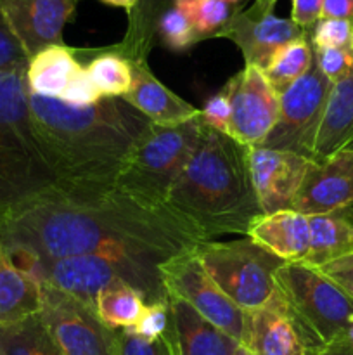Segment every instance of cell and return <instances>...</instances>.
<instances>
[{
	"instance_id": "cell-1",
	"label": "cell",
	"mask_w": 353,
	"mask_h": 355,
	"mask_svg": "<svg viewBox=\"0 0 353 355\" xmlns=\"http://www.w3.org/2000/svg\"><path fill=\"white\" fill-rule=\"evenodd\" d=\"M203 241V234L172 208L118 187L96 193L55 187L0 224V246L21 269L82 255L161 266Z\"/></svg>"
},
{
	"instance_id": "cell-2",
	"label": "cell",
	"mask_w": 353,
	"mask_h": 355,
	"mask_svg": "<svg viewBox=\"0 0 353 355\" xmlns=\"http://www.w3.org/2000/svg\"><path fill=\"white\" fill-rule=\"evenodd\" d=\"M28 104L57 187L75 193L114 187L121 166L151 123L123 97L73 106L28 90Z\"/></svg>"
},
{
	"instance_id": "cell-3",
	"label": "cell",
	"mask_w": 353,
	"mask_h": 355,
	"mask_svg": "<svg viewBox=\"0 0 353 355\" xmlns=\"http://www.w3.org/2000/svg\"><path fill=\"white\" fill-rule=\"evenodd\" d=\"M166 207L185 218L206 241L248 234L260 217L249 172V148L201 118L197 142L166 198Z\"/></svg>"
},
{
	"instance_id": "cell-4",
	"label": "cell",
	"mask_w": 353,
	"mask_h": 355,
	"mask_svg": "<svg viewBox=\"0 0 353 355\" xmlns=\"http://www.w3.org/2000/svg\"><path fill=\"white\" fill-rule=\"evenodd\" d=\"M26 66L0 71V224L57 182L28 104Z\"/></svg>"
},
{
	"instance_id": "cell-5",
	"label": "cell",
	"mask_w": 353,
	"mask_h": 355,
	"mask_svg": "<svg viewBox=\"0 0 353 355\" xmlns=\"http://www.w3.org/2000/svg\"><path fill=\"white\" fill-rule=\"evenodd\" d=\"M275 286L308 349H322L345 335L353 319V300L320 270L282 263L275 272Z\"/></svg>"
},
{
	"instance_id": "cell-6",
	"label": "cell",
	"mask_w": 353,
	"mask_h": 355,
	"mask_svg": "<svg viewBox=\"0 0 353 355\" xmlns=\"http://www.w3.org/2000/svg\"><path fill=\"white\" fill-rule=\"evenodd\" d=\"M23 270L38 283L51 284L90 307H93L100 291L118 283L134 288L145 305L163 302L168 297L159 274V263L154 262L82 255L35 262Z\"/></svg>"
},
{
	"instance_id": "cell-7",
	"label": "cell",
	"mask_w": 353,
	"mask_h": 355,
	"mask_svg": "<svg viewBox=\"0 0 353 355\" xmlns=\"http://www.w3.org/2000/svg\"><path fill=\"white\" fill-rule=\"evenodd\" d=\"M201 114L185 123H149L121 166L114 187L147 203L166 207V198L197 142Z\"/></svg>"
},
{
	"instance_id": "cell-8",
	"label": "cell",
	"mask_w": 353,
	"mask_h": 355,
	"mask_svg": "<svg viewBox=\"0 0 353 355\" xmlns=\"http://www.w3.org/2000/svg\"><path fill=\"white\" fill-rule=\"evenodd\" d=\"M194 253L218 288L242 311H256L275 297V272L284 262L249 238L197 243Z\"/></svg>"
},
{
	"instance_id": "cell-9",
	"label": "cell",
	"mask_w": 353,
	"mask_h": 355,
	"mask_svg": "<svg viewBox=\"0 0 353 355\" xmlns=\"http://www.w3.org/2000/svg\"><path fill=\"white\" fill-rule=\"evenodd\" d=\"M331 89L332 83L322 75L314 59L310 69L279 96L277 123L260 146L314 159L315 142Z\"/></svg>"
},
{
	"instance_id": "cell-10",
	"label": "cell",
	"mask_w": 353,
	"mask_h": 355,
	"mask_svg": "<svg viewBox=\"0 0 353 355\" xmlns=\"http://www.w3.org/2000/svg\"><path fill=\"white\" fill-rule=\"evenodd\" d=\"M159 274L166 293L185 302L244 349L248 312L237 307L211 279L194 253V246L163 262Z\"/></svg>"
},
{
	"instance_id": "cell-11",
	"label": "cell",
	"mask_w": 353,
	"mask_h": 355,
	"mask_svg": "<svg viewBox=\"0 0 353 355\" xmlns=\"http://www.w3.org/2000/svg\"><path fill=\"white\" fill-rule=\"evenodd\" d=\"M40 318L62 355H114V329L107 328L93 307L40 283Z\"/></svg>"
},
{
	"instance_id": "cell-12",
	"label": "cell",
	"mask_w": 353,
	"mask_h": 355,
	"mask_svg": "<svg viewBox=\"0 0 353 355\" xmlns=\"http://www.w3.org/2000/svg\"><path fill=\"white\" fill-rule=\"evenodd\" d=\"M275 3L277 0H253L248 7L235 10L213 38L230 40L241 51L244 66L265 71L280 47L307 35L291 17L277 16Z\"/></svg>"
},
{
	"instance_id": "cell-13",
	"label": "cell",
	"mask_w": 353,
	"mask_h": 355,
	"mask_svg": "<svg viewBox=\"0 0 353 355\" xmlns=\"http://www.w3.org/2000/svg\"><path fill=\"white\" fill-rule=\"evenodd\" d=\"M225 87L230 97L228 135L246 148H256L277 123L279 94L270 85L263 69L256 66H244Z\"/></svg>"
},
{
	"instance_id": "cell-14",
	"label": "cell",
	"mask_w": 353,
	"mask_h": 355,
	"mask_svg": "<svg viewBox=\"0 0 353 355\" xmlns=\"http://www.w3.org/2000/svg\"><path fill=\"white\" fill-rule=\"evenodd\" d=\"M311 159L279 149L249 148V172L263 215L291 210Z\"/></svg>"
},
{
	"instance_id": "cell-15",
	"label": "cell",
	"mask_w": 353,
	"mask_h": 355,
	"mask_svg": "<svg viewBox=\"0 0 353 355\" xmlns=\"http://www.w3.org/2000/svg\"><path fill=\"white\" fill-rule=\"evenodd\" d=\"M3 16L28 59L52 45H64L62 30L76 0H0Z\"/></svg>"
},
{
	"instance_id": "cell-16",
	"label": "cell",
	"mask_w": 353,
	"mask_h": 355,
	"mask_svg": "<svg viewBox=\"0 0 353 355\" xmlns=\"http://www.w3.org/2000/svg\"><path fill=\"white\" fill-rule=\"evenodd\" d=\"M353 207V149H341L322 162H310L291 210L322 215Z\"/></svg>"
},
{
	"instance_id": "cell-17",
	"label": "cell",
	"mask_w": 353,
	"mask_h": 355,
	"mask_svg": "<svg viewBox=\"0 0 353 355\" xmlns=\"http://www.w3.org/2000/svg\"><path fill=\"white\" fill-rule=\"evenodd\" d=\"M244 349L251 355H307L308 345L279 295L248 312Z\"/></svg>"
},
{
	"instance_id": "cell-18",
	"label": "cell",
	"mask_w": 353,
	"mask_h": 355,
	"mask_svg": "<svg viewBox=\"0 0 353 355\" xmlns=\"http://www.w3.org/2000/svg\"><path fill=\"white\" fill-rule=\"evenodd\" d=\"M128 62L132 66V87L123 99L151 123L173 127L199 116L201 110L172 92L152 75L147 58L128 59Z\"/></svg>"
},
{
	"instance_id": "cell-19",
	"label": "cell",
	"mask_w": 353,
	"mask_h": 355,
	"mask_svg": "<svg viewBox=\"0 0 353 355\" xmlns=\"http://www.w3.org/2000/svg\"><path fill=\"white\" fill-rule=\"evenodd\" d=\"M246 238L265 248L284 263H305L310 253L308 215L294 210L260 215L249 225Z\"/></svg>"
},
{
	"instance_id": "cell-20",
	"label": "cell",
	"mask_w": 353,
	"mask_h": 355,
	"mask_svg": "<svg viewBox=\"0 0 353 355\" xmlns=\"http://www.w3.org/2000/svg\"><path fill=\"white\" fill-rule=\"evenodd\" d=\"M170 329L176 355H239L242 347L232 336L201 318L190 305L168 295Z\"/></svg>"
},
{
	"instance_id": "cell-21",
	"label": "cell",
	"mask_w": 353,
	"mask_h": 355,
	"mask_svg": "<svg viewBox=\"0 0 353 355\" xmlns=\"http://www.w3.org/2000/svg\"><path fill=\"white\" fill-rule=\"evenodd\" d=\"M341 149H353V62L348 73L332 83L311 162H322Z\"/></svg>"
},
{
	"instance_id": "cell-22",
	"label": "cell",
	"mask_w": 353,
	"mask_h": 355,
	"mask_svg": "<svg viewBox=\"0 0 353 355\" xmlns=\"http://www.w3.org/2000/svg\"><path fill=\"white\" fill-rule=\"evenodd\" d=\"M310 253L305 266L322 267L353 253V207L322 215H308Z\"/></svg>"
},
{
	"instance_id": "cell-23",
	"label": "cell",
	"mask_w": 353,
	"mask_h": 355,
	"mask_svg": "<svg viewBox=\"0 0 353 355\" xmlns=\"http://www.w3.org/2000/svg\"><path fill=\"white\" fill-rule=\"evenodd\" d=\"M83 68L76 49L68 45H52L28 59V90L42 97L61 99L73 76Z\"/></svg>"
},
{
	"instance_id": "cell-24",
	"label": "cell",
	"mask_w": 353,
	"mask_h": 355,
	"mask_svg": "<svg viewBox=\"0 0 353 355\" xmlns=\"http://www.w3.org/2000/svg\"><path fill=\"white\" fill-rule=\"evenodd\" d=\"M40 283L12 262L0 246V324L40 312Z\"/></svg>"
},
{
	"instance_id": "cell-25",
	"label": "cell",
	"mask_w": 353,
	"mask_h": 355,
	"mask_svg": "<svg viewBox=\"0 0 353 355\" xmlns=\"http://www.w3.org/2000/svg\"><path fill=\"white\" fill-rule=\"evenodd\" d=\"M175 0H138L135 9L128 14L127 35L120 42L116 51L125 59L147 58L156 37L159 16L168 9Z\"/></svg>"
},
{
	"instance_id": "cell-26",
	"label": "cell",
	"mask_w": 353,
	"mask_h": 355,
	"mask_svg": "<svg viewBox=\"0 0 353 355\" xmlns=\"http://www.w3.org/2000/svg\"><path fill=\"white\" fill-rule=\"evenodd\" d=\"M0 355H62L40 314L0 324Z\"/></svg>"
},
{
	"instance_id": "cell-27",
	"label": "cell",
	"mask_w": 353,
	"mask_h": 355,
	"mask_svg": "<svg viewBox=\"0 0 353 355\" xmlns=\"http://www.w3.org/2000/svg\"><path fill=\"white\" fill-rule=\"evenodd\" d=\"M93 309L107 328L121 329L135 326L144 312L145 302L134 288L118 283L97 295Z\"/></svg>"
},
{
	"instance_id": "cell-28",
	"label": "cell",
	"mask_w": 353,
	"mask_h": 355,
	"mask_svg": "<svg viewBox=\"0 0 353 355\" xmlns=\"http://www.w3.org/2000/svg\"><path fill=\"white\" fill-rule=\"evenodd\" d=\"M311 62H314V47L308 40V35H303L301 38L280 47L263 73L273 90L280 96L287 87L293 85L310 69Z\"/></svg>"
},
{
	"instance_id": "cell-29",
	"label": "cell",
	"mask_w": 353,
	"mask_h": 355,
	"mask_svg": "<svg viewBox=\"0 0 353 355\" xmlns=\"http://www.w3.org/2000/svg\"><path fill=\"white\" fill-rule=\"evenodd\" d=\"M96 55L85 66L102 97H123L132 87V66L116 47L93 51Z\"/></svg>"
},
{
	"instance_id": "cell-30",
	"label": "cell",
	"mask_w": 353,
	"mask_h": 355,
	"mask_svg": "<svg viewBox=\"0 0 353 355\" xmlns=\"http://www.w3.org/2000/svg\"><path fill=\"white\" fill-rule=\"evenodd\" d=\"M175 3L189 17L201 40L213 38L241 9L227 0H175Z\"/></svg>"
},
{
	"instance_id": "cell-31",
	"label": "cell",
	"mask_w": 353,
	"mask_h": 355,
	"mask_svg": "<svg viewBox=\"0 0 353 355\" xmlns=\"http://www.w3.org/2000/svg\"><path fill=\"white\" fill-rule=\"evenodd\" d=\"M156 35H158L165 47L175 52L187 51L192 45H196L197 42H201L199 35L194 30L190 19L175 2L159 16Z\"/></svg>"
},
{
	"instance_id": "cell-32",
	"label": "cell",
	"mask_w": 353,
	"mask_h": 355,
	"mask_svg": "<svg viewBox=\"0 0 353 355\" xmlns=\"http://www.w3.org/2000/svg\"><path fill=\"white\" fill-rule=\"evenodd\" d=\"M114 355H176L172 329L158 340H145L132 328L114 329Z\"/></svg>"
},
{
	"instance_id": "cell-33",
	"label": "cell",
	"mask_w": 353,
	"mask_h": 355,
	"mask_svg": "<svg viewBox=\"0 0 353 355\" xmlns=\"http://www.w3.org/2000/svg\"><path fill=\"white\" fill-rule=\"evenodd\" d=\"M311 47H336L353 51V23L345 19H318L307 31Z\"/></svg>"
},
{
	"instance_id": "cell-34",
	"label": "cell",
	"mask_w": 353,
	"mask_h": 355,
	"mask_svg": "<svg viewBox=\"0 0 353 355\" xmlns=\"http://www.w3.org/2000/svg\"><path fill=\"white\" fill-rule=\"evenodd\" d=\"M170 328V305H168V297L163 302H156V304L145 305L144 312L138 318V321L135 322V326H132L135 333L138 336L145 340H158L168 331Z\"/></svg>"
},
{
	"instance_id": "cell-35",
	"label": "cell",
	"mask_w": 353,
	"mask_h": 355,
	"mask_svg": "<svg viewBox=\"0 0 353 355\" xmlns=\"http://www.w3.org/2000/svg\"><path fill=\"white\" fill-rule=\"evenodd\" d=\"M314 59L322 75L331 83H336L352 68L353 51L336 47H314Z\"/></svg>"
},
{
	"instance_id": "cell-36",
	"label": "cell",
	"mask_w": 353,
	"mask_h": 355,
	"mask_svg": "<svg viewBox=\"0 0 353 355\" xmlns=\"http://www.w3.org/2000/svg\"><path fill=\"white\" fill-rule=\"evenodd\" d=\"M24 66H28V55L21 49L19 42L14 38L0 6V71L24 68Z\"/></svg>"
},
{
	"instance_id": "cell-37",
	"label": "cell",
	"mask_w": 353,
	"mask_h": 355,
	"mask_svg": "<svg viewBox=\"0 0 353 355\" xmlns=\"http://www.w3.org/2000/svg\"><path fill=\"white\" fill-rule=\"evenodd\" d=\"M201 118L211 128L228 135V127H230V97H228L227 87H224L220 92L215 94L213 97L206 101L204 107L201 110Z\"/></svg>"
},
{
	"instance_id": "cell-38",
	"label": "cell",
	"mask_w": 353,
	"mask_h": 355,
	"mask_svg": "<svg viewBox=\"0 0 353 355\" xmlns=\"http://www.w3.org/2000/svg\"><path fill=\"white\" fill-rule=\"evenodd\" d=\"M99 99H102V96L99 94L97 87L93 85L85 66L73 76V80L66 87L64 94L61 97V101L73 104V106H90V104L97 103Z\"/></svg>"
},
{
	"instance_id": "cell-39",
	"label": "cell",
	"mask_w": 353,
	"mask_h": 355,
	"mask_svg": "<svg viewBox=\"0 0 353 355\" xmlns=\"http://www.w3.org/2000/svg\"><path fill=\"white\" fill-rule=\"evenodd\" d=\"M317 269L324 276H327L329 279L334 281L353 300V253L348 257H343V259L334 260V262L325 263L322 267H317Z\"/></svg>"
},
{
	"instance_id": "cell-40",
	"label": "cell",
	"mask_w": 353,
	"mask_h": 355,
	"mask_svg": "<svg viewBox=\"0 0 353 355\" xmlns=\"http://www.w3.org/2000/svg\"><path fill=\"white\" fill-rule=\"evenodd\" d=\"M291 21L301 30H311L322 17L324 0H291Z\"/></svg>"
},
{
	"instance_id": "cell-41",
	"label": "cell",
	"mask_w": 353,
	"mask_h": 355,
	"mask_svg": "<svg viewBox=\"0 0 353 355\" xmlns=\"http://www.w3.org/2000/svg\"><path fill=\"white\" fill-rule=\"evenodd\" d=\"M322 17L324 19H345L353 23V0H324Z\"/></svg>"
},
{
	"instance_id": "cell-42",
	"label": "cell",
	"mask_w": 353,
	"mask_h": 355,
	"mask_svg": "<svg viewBox=\"0 0 353 355\" xmlns=\"http://www.w3.org/2000/svg\"><path fill=\"white\" fill-rule=\"evenodd\" d=\"M314 355H353V347H350L343 340H338V342L331 343V345L315 349Z\"/></svg>"
},
{
	"instance_id": "cell-43",
	"label": "cell",
	"mask_w": 353,
	"mask_h": 355,
	"mask_svg": "<svg viewBox=\"0 0 353 355\" xmlns=\"http://www.w3.org/2000/svg\"><path fill=\"white\" fill-rule=\"evenodd\" d=\"M102 3H106V6H111V7H121V9L127 10V14H130L132 10L135 9V6H137L138 0H100Z\"/></svg>"
},
{
	"instance_id": "cell-44",
	"label": "cell",
	"mask_w": 353,
	"mask_h": 355,
	"mask_svg": "<svg viewBox=\"0 0 353 355\" xmlns=\"http://www.w3.org/2000/svg\"><path fill=\"white\" fill-rule=\"evenodd\" d=\"M339 340H343V342L348 343L350 347H353V319H352V322L348 324V328H346L345 335H343Z\"/></svg>"
},
{
	"instance_id": "cell-45",
	"label": "cell",
	"mask_w": 353,
	"mask_h": 355,
	"mask_svg": "<svg viewBox=\"0 0 353 355\" xmlns=\"http://www.w3.org/2000/svg\"><path fill=\"white\" fill-rule=\"evenodd\" d=\"M227 2L234 3L235 7H244L246 2H249V0H227ZM251 2H253V0H251Z\"/></svg>"
},
{
	"instance_id": "cell-46",
	"label": "cell",
	"mask_w": 353,
	"mask_h": 355,
	"mask_svg": "<svg viewBox=\"0 0 353 355\" xmlns=\"http://www.w3.org/2000/svg\"><path fill=\"white\" fill-rule=\"evenodd\" d=\"M239 355H251V354H249L248 350H246V349H242V350H241V354H239Z\"/></svg>"
},
{
	"instance_id": "cell-47",
	"label": "cell",
	"mask_w": 353,
	"mask_h": 355,
	"mask_svg": "<svg viewBox=\"0 0 353 355\" xmlns=\"http://www.w3.org/2000/svg\"><path fill=\"white\" fill-rule=\"evenodd\" d=\"M307 355H314V350H308Z\"/></svg>"
}]
</instances>
